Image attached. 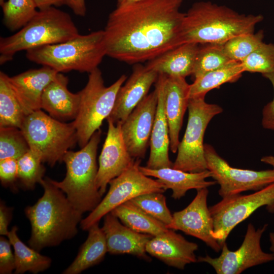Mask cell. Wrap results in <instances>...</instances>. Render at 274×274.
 <instances>
[{"mask_svg":"<svg viewBox=\"0 0 274 274\" xmlns=\"http://www.w3.org/2000/svg\"><path fill=\"white\" fill-rule=\"evenodd\" d=\"M183 1L143 0L116 6L104 29L107 55L135 64L183 44Z\"/></svg>","mask_w":274,"mask_h":274,"instance_id":"6da1fadb","label":"cell"},{"mask_svg":"<svg viewBox=\"0 0 274 274\" xmlns=\"http://www.w3.org/2000/svg\"><path fill=\"white\" fill-rule=\"evenodd\" d=\"M40 184L44 189L43 196L35 204L24 210L31 225L28 245L39 252L74 237L78 232L77 227L83 214L51 179H43Z\"/></svg>","mask_w":274,"mask_h":274,"instance_id":"7a4b0ae2","label":"cell"},{"mask_svg":"<svg viewBox=\"0 0 274 274\" xmlns=\"http://www.w3.org/2000/svg\"><path fill=\"white\" fill-rule=\"evenodd\" d=\"M263 20L261 14H240L210 1L197 2L185 13L182 42L222 44L234 37L254 32L256 25Z\"/></svg>","mask_w":274,"mask_h":274,"instance_id":"3957f363","label":"cell"},{"mask_svg":"<svg viewBox=\"0 0 274 274\" xmlns=\"http://www.w3.org/2000/svg\"><path fill=\"white\" fill-rule=\"evenodd\" d=\"M106 55L104 30L26 51L29 61L61 73L72 71L90 73L98 68Z\"/></svg>","mask_w":274,"mask_h":274,"instance_id":"277c9868","label":"cell"},{"mask_svg":"<svg viewBox=\"0 0 274 274\" xmlns=\"http://www.w3.org/2000/svg\"><path fill=\"white\" fill-rule=\"evenodd\" d=\"M80 33L71 16L51 7L38 10L34 17L14 35L0 39V63L13 59L21 51L58 44Z\"/></svg>","mask_w":274,"mask_h":274,"instance_id":"5b68a950","label":"cell"},{"mask_svg":"<svg viewBox=\"0 0 274 274\" xmlns=\"http://www.w3.org/2000/svg\"><path fill=\"white\" fill-rule=\"evenodd\" d=\"M101 134L99 129L79 151L68 150L62 159L66 166L65 177L59 182L51 179L82 214L92 211L101 200L102 196L96 185L98 168L96 155Z\"/></svg>","mask_w":274,"mask_h":274,"instance_id":"8992f818","label":"cell"},{"mask_svg":"<svg viewBox=\"0 0 274 274\" xmlns=\"http://www.w3.org/2000/svg\"><path fill=\"white\" fill-rule=\"evenodd\" d=\"M20 129L29 149L51 167L62 161L65 153L78 143L73 121L70 123L60 121L41 109L27 115Z\"/></svg>","mask_w":274,"mask_h":274,"instance_id":"52a82bcc","label":"cell"},{"mask_svg":"<svg viewBox=\"0 0 274 274\" xmlns=\"http://www.w3.org/2000/svg\"><path fill=\"white\" fill-rule=\"evenodd\" d=\"M125 75L107 87L101 71L97 68L89 73L86 86L78 92L80 105L78 113L73 120L77 130L78 144L85 146L110 115L120 88L126 80Z\"/></svg>","mask_w":274,"mask_h":274,"instance_id":"ba28073f","label":"cell"},{"mask_svg":"<svg viewBox=\"0 0 274 274\" xmlns=\"http://www.w3.org/2000/svg\"><path fill=\"white\" fill-rule=\"evenodd\" d=\"M205 97L190 98L187 127L180 142L173 168L190 173L208 169L204 155L203 137L207 127L223 109L216 104L206 102Z\"/></svg>","mask_w":274,"mask_h":274,"instance_id":"9c48e42d","label":"cell"},{"mask_svg":"<svg viewBox=\"0 0 274 274\" xmlns=\"http://www.w3.org/2000/svg\"><path fill=\"white\" fill-rule=\"evenodd\" d=\"M141 159H136L124 172L112 179L107 194L88 216L82 219L80 227L88 229L107 214L120 204L143 194L164 192L163 185L144 174L140 169Z\"/></svg>","mask_w":274,"mask_h":274,"instance_id":"30bf717a","label":"cell"},{"mask_svg":"<svg viewBox=\"0 0 274 274\" xmlns=\"http://www.w3.org/2000/svg\"><path fill=\"white\" fill-rule=\"evenodd\" d=\"M263 206L274 213V183L250 194L222 198L209 208L214 224L212 236L222 246L237 225Z\"/></svg>","mask_w":274,"mask_h":274,"instance_id":"8fae6325","label":"cell"},{"mask_svg":"<svg viewBox=\"0 0 274 274\" xmlns=\"http://www.w3.org/2000/svg\"><path fill=\"white\" fill-rule=\"evenodd\" d=\"M207 168L219 185L222 198L243 192L258 191L274 183V169L254 170L234 168L221 157L210 145L204 144Z\"/></svg>","mask_w":274,"mask_h":274,"instance_id":"7c38bea8","label":"cell"},{"mask_svg":"<svg viewBox=\"0 0 274 274\" xmlns=\"http://www.w3.org/2000/svg\"><path fill=\"white\" fill-rule=\"evenodd\" d=\"M268 225L265 224L256 229L249 223L244 241L238 249L229 250L225 242L218 257L212 258L206 255L198 257L197 262L208 263L217 274H239L249 268L274 260V253H266L261 247V238Z\"/></svg>","mask_w":274,"mask_h":274,"instance_id":"4fadbf2b","label":"cell"},{"mask_svg":"<svg viewBox=\"0 0 274 274\" xmlns=\"http://www.w3.org/2000/svg\"><path fill=\"white\" fill-rule=\"evenodd\" d=\"M208 194V188L197 190L196 196L189 204L173 214L172 221L166 227L195 237L219 252L222 246L212 235L214 224L207 204Z\"/></svg>","mask_w":274,"mask_h":274,"instance_id":"5bb4252c","label":"cell"},{"mask_svg":"<svg viewBox=\"0 0 274 274\" xmlns=\"http://www.w3.org/2000/svg\"><path fill=\"white\" fill-rule=\"evenodd\" d=\"M158 104L157 90L148 94L121 124L126 148L134 159L145 157L155 118Z\"/></svg>","mask_w":274,"mask_h":274,"instance_id":"9a60e30c","label":"cell"},{"mask_svg":"<svg viewBox=\"0 0 274 274\" xmlns=\"http://www.w3.org/2000/svg\"><path fill=\"white\" fill-rule=\"evenodd\" d=\"M107 120L108 132L99 156L96 179V185L101 196L109 182L126 170L135 160L124 143L121 124H115L110 119Z\"/></svg>","mask_w":274,"mask_h":274,"instance_id":"2e32d148","label":"cell"},{"mask_svg":"<svg viewBox=\"0 0 274 274\" xmlns=\"http://www.w3.org/2000/svg\"><path fill=\"white\" fill-rule=\"evenodd\" d=\"M158 75L146 65L135 64L129 78L120 88L113 109L107 119H110L115 124H121L148 94L151 87L156 82Z\"/></svg>","mask_w":274,"mask_h":274,"instance_id":"e0dca14e","label":"cell"},{"mask_svg":"<svg viewBox=\"0 0 274 274\" xmlns=\"http://www.w3.org/2000/svg\"><path fill=\"white\" fill-rule=\"evenodd\" d=\"M197 249L198 245L195 243L186 240L170 229L153 236L146 246V252L150 255L180 269L197 261L195 254Z\"/></svg>","mask_w":274,"mask_h":274,"instance_id":"ac0fdd59","label":"cell"},{"mask_svg":"<svg viewBox=\"0 0 274 274\" xmlns=\"http://www.w3.org/2000/svg\"><path fill=\"white\" fill-rule=\"evenodd\" d=\"M102 229L105 235L108 252L111 254H128L150 261L146 246L153 236L137 232L120 222L111 212L104 217Z\"/></svg>","mask_w":274,"mask_h":274,"instance_id":"d6986e66","label":"cell"},{"mask_svg":"<svg viewBox=\"0 0 274 274\" xmlns=\"http://www.w3.org/2000/svg\"><path fill=\"white\" fill-rule=\"evenodd\" d=\"M189 84L185 78L168 76L164 81V110L167 120L170 149L176 153L180 143L179 133L189 100Z\"/></svg>","mask_w":274,"mask_h":274,"instance_id":"ffe728a7","label":"cell"},{"mask_svg":"<svg viewBox=\"0 0 274 274\" xmlns=\"http://www.w3.org/2000/svg\"><path fill=\"white\" fill-rule=\"evenodd\" d=\"M165 78V74H159L155 83L158 93V104L150 140V156L146 166L151 169L172 167L173 164L168 155L170 139L164 110Z\"/></svg>","mask_w":274,"mask_h":274,"instance_id":"44dd1931","label":"cell"},{"mask_svg":"<svg viewBox=\"0 0 274 274\" xmlns=\"http://www.w3.org/2000/svg\"><path fill=\"white\" fill-rule=\"evenodd\" d=\"M58 73L51 67L43 66L9 77L10 84L27 115L41 109L43 91Z\"/></svg>","mask_w":274,"mask_h":274,"instance_id":"7402d4cb","label":"cell"},{"mask_svg":"<svg viewBox=\"0 0 274 274\" xmlns=\"http://www.w3.org/2000/svg\"><path fill=\"white\" fill-rule=\"evenodd\" d=\"M68 83V78L58 73L46 87L41 98V109L62 122L74 120L79 109V94L71 92L67 87Z\"/></svg>","mask_w":274,"mask_h":274,"instance_id":"603a6c76","label":"cell"},{"mask_svg":"<svg viewBox=\"0 0 274 274\" xmlns=\"http://www.w3.org/2000/svg\"><path fill=\"white\" fill-rule=\"evenodd\" d=\"M140 169L145 175L157 178L163 185L165 191L170 189L173 191L172 197L175 199H180L190 189L208 188L217 183L215 181H206L207 178L211 177L208 169L190 173L173 167L151 169L141 165Z\"/></svg>","mask_w":274,"mask_h":274,"instance_id":"cb8c5ba5","label":"cell"},{"mask_svg":"<svg viewBox=\"0 0 274 274\" xmlns=\"http://www.w3.org/2000/svg\"><path fill=\"white\" fill-rule=\"evenodd\" d=\"M199 44L184 43L148 61L146 67L158 74L186 78L192 75Z\"/></svg>","mask_w":274,"mask_h":274,"instance_id":"d4e9b609","label":"cell"},{"mask_svg":"<svg viewBox=\"0 0 274 274\" xmlns=\"http://www.w3.org/2000/svg\"><path fill=\"white\" fill-rule=\"evenodd\" d=\"M99 222L88 229L86 240L81 246L77 257L62 272L63 274H79L100 263L108 252L105 235Z\"/></svg>","mask_w":274,"mask_h":274,"instance_id":"484cf974","label":"cell"},{"mask_svg":"<svg viewBox=\"0 0 274 274\" xmlns=\"http://www.w3.org/2000/svg\"><path fill=\"white\" fill-rule=\"evenodd\" d=\"M244 72L240 61L231 60L225 65L207 72L194 79L190 84L189 99L197 97H205L210 90L218 88L226 83L237 81Z\"/></svg>","mask_w":274,"mask_h":274,"instance_id":"4316f807","label":"cell"},{"mask_svg":"<svg viewBox=\"0 0 274 274\" xmlns=\"http://www.w3.org/2000/svg\"><path fill=\"white\" fill-rule=\"evenodd\" d=\"M111 213L124 225L139 233L156 236L168 229L165 225L144 212L130 200L115 208Z\"/></svg>","mask_w":274,"mask_h":274,"instance_id":"83f0119b","label":"cell"},{"mask_svg":"<svg viewBox=\"0 0 274 274\" xmlns=\"http://www.w3.org/2000/svg\"><path fill=\"white\" fill-rule=\"evenodd\" d=\"M18 227L13 226L7 237L14 248L15 259V274H22L28 271L33 273L43 272L51 264L49 257L41 255L35 249L26 246L18 236Z\"/></svg>","mask_w":274,"mask_h":274,"instance_id":"f1b7e54d","label":"cell"},{"mask_svg":"<svg viewBox=\"0 0 274 274\" xmlns=\"http://www.w3.org/2000/svg\"><path fill=\"white\" fill-rule=\"evenodd\" d=\"M9 77L0 72V127L20 128L27 115L10 84Z\"/></svg>","mask_w":274,"mask_h":274,"instance_id":"f546056e","label":"cell"},{"mask_svg":"<svg viewBox=\"0 0 274 274\" xmlns=\"http://www.w3.org/2000/svg\"><path fill=\"white\" fill-rule=\"evenodd\" d=\"M1 6L4 23L12 31L24 27L38 11L33 0H8Z\"/></svg>","mask_w":274,"mask_h":274,"instance_id":"4dcf8cb0","label":"cell"},{"mask_svg":"<svg viewBox=\"0 0 274 274\" xmlns=\"http://www.w3.org/2000/svg\"><path fill=\"white\" fill-rule=\"evenodd\" d=\"M232 60L226 55L222 44H204L199 46L192 76L194 79L220 68Z\"/></svg>","mask_w":274,"mask_h":274,"instance_id":"1f68e13d","label":"cell"},{"mask_svg":"<svg viewBox=\"0 0 274 274\" xmlns=\"http://www.w3.org/2000/svg\"><path fill=\"white\" fill-rule=\"evenodd\" d=\"M41 156L29 150L17 160L18 179L27 189H33L43 179L45 167Z\"/></svg>","mask_w":274,"mask_h":274,"instance_id":"d6a6232c","label":"cell"},{"mask_svg":"<svg viewBox=\"0 0 274 274\" xmlns=\"http://www.w3.org/2000/svg\"><path fill=\"white\" fill-rule=\"evenodd\" d=\"M263 38L262 30L242 34L222 44L223 48L230 59L241 62L263 42Z\"/></svg>","mask_w":274,"mask_h":274,"instance_id":"836d02e7","label":"cell"},{"mask_svg":"<svg viewBox=\"0 0 274 274\" xmlns=\"http://www.w3.org/2000/svg\"><path fill=\"white\" fill-rule=\"evenodd\" d=\"M29 150L28 143L20 128L0 127V160H18Z\"/></svg>","mask_w":274,"mask_h":274,"instance_id":"e575fe53","label":"cell"},{"mask_svg":"<svg viewBox=\"0 0 274 274\" xmlns=\"http://www.w3.org/2000/svg\"><path fill=\"white\" fill-rule=\"evenodd\" d=\"M130 201L166 226L171 223L173 215L166 206V198L162 192H154L143 194Z\"/></svg>","mask_w":274,"mask_h":274,"instance_id":"d590c367","label":"cell"},{"mask_svg":"<svg viewBox=\"0 0 274 274\" xmlns=\"http://www.w3.org/2000/svg\"><path fill=\"white\" fill-rule=\"evenodd\" d=\"M243 70L262 75L274 72V44L262 43L243 61Z\"/></svg>","mask_w":274,"mask_h":274,"instance_id":"8d00e7d4","label":"cell"},{"mask_svg":"<svg viewBox=\"0 0 274 274\" xmlns=\"http://www.w3.org/2000/svg\"><path fill=\"white\" fill-rule=\"evenodd\" d=\"M18 179L17 160L7 158L0 160V180L2 184L16 190L15 183Z\"/></svg>","mask_w":274,"mask_h":274,"instance_id":"74e56055","label":"cell"},{"mask_svg":"<svg viewBox=\"0 0 274 274\" xmlns=\"http://www.w3.org/2000/svg\"><path fill=\"white\" fill-rule=\"evenodd\" d=\"M9 239L3 235L0 237V273L10 274L15 269L14 253Z\"/></svg>","mask_w":274,"mask_h":274,"instance_id":"f35d334b","label":"cell"},{"mask_svg":"<svg viewBox=\"0 0 274 274\" xmlns=\"http://www.w3.org/2000/svg\"><path fill=\"white\" fill-rule=\"evenodd\" d=\"M270 82L274 93V72L262 75ZM262 125L265 129L274 130V95L273 99L262 110Z\"/></svg>","mask_w":274,"mask_h":274,"instance_id":"ab89813d","label":"cell"},{"mask_svg":"<svg viewBox=\"0 0 274 274\" xmlns=\"http://www.w3.org/2000/svg\"><path fill=\"white\" fill-rule=\"evenodd\" d=\"M13 208L6 206L3 202L0 203V234L7 236L8 226L12 219Z\"/></svg>","mask_w":274,"mask_h":274,"instance_id":"60d3db41","label":"cell"},{"mask_svg":"<svg viewBox=\"0 0 274 274\" xmlns=\"http://www.w3.org/2000/svg\"><path fill=\"white\" fill-rule=\"evenodd\" d=\"M66 5L77 16H84L86 14L85 0H66Z\"/></svg>","mask_w":274,"mask_h":274,"instance_id":"b9f144b4","label":"cell"},{"mask_svg":"<svg viewBox=\"0 0 274 274\" xmlns=\"http://www.w3.org/2000/svg\"><path fill=\"white\" fill-rule=\"evenodd\" d=\"M38 10L66 5V0H33Z\"/></svg>","mask_w":274,"mask_h":274,"instance_id":"7bdbcfd3","label":"cell"},{"mask_svg":"<svg viewBox=\"0 0 274 274\" xmlns=\"http://www.w3.org/2000/svg\"><path fill=\"white\" fill-rule=\"evenodd\" d=\"M260 160L263 163L271 165L274 169V156H264L261 158Z\"/></svg>","mask_w":274,"mask_h":274,"instance_id":"ee69618b","label":"cell"},{"mask_svg":"<svg viewBox=\"0 0 274 274\" xmlns=\"http://www.w3.org/2000/svg\"><path fill=\"white\" fill-rule=\"evenodd\" d=\"M143 0H117V5H123L138 2Z\"/></svg>","mask_w":274,"mask_h":274,"instance_id":"f6af8a7d","label":"cell"},{"mask_svg":"<svg viewBox=\"0 0 274 274\" xmlns=\"http://www.w3.org/2000/svg\"><path fill=\"white\" fill-rule=\"evenodd\" d=\"M269 241L270 243V246L269 250L272 253H274V232L269 233Z\"/></svg>","mask_w":274,"mask_h":274,"instance_id":"bcb514c9","label":"cell"},{"mask_svg":"<svg viewBox=\"0 0 274 274\" xmlns=\"http://www.w3.org/2000/svg\"><path fill=\"white\" fill-rule=\"evenodd\" d=\"M5 2V0H0V5L2 6Z\"/></svg>","mask_w":274,"mask_h":274,"instance_id":"7dc6e473","label":"cell"}]
</instances>
